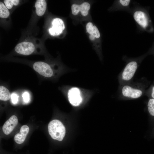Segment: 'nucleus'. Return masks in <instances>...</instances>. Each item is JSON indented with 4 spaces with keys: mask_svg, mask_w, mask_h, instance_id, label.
I'll return each instance as SVG.
<instances>
[{
    "mask_svg": "<svg viewBox=\"0 0 154 154\" xmlns=\"http://www.w3.org/2000/svg\"><path fill=\"white\" fill-rule=\"evenodd\" d=\"M18 95L15 93H13L12 94L11 98L12 102L13 104H16L18 100Z\"/></svg>",
    "mask_w": 154,
    "mask_h": 154,
    "instance_id": "20",
    "label": "nucleus"
},
{
    "mask_svg": "<svg viewBox=\"0 0 154 154\" xmlns=\"http://www.w3.org/2000/svg\"><path fill=\"white\" fill-rule=\"evenodd\" d=\"M36 14L39 17L43 16L45 13L47 8V3L46 0H37L35 4Z\"/></svg>",
    "mask_w": 154,
    "mask_h": 154,
    "instance_id": "14",
    "label": "nucleus"
},
{
    "mask_svg": "<svg viewBox=\"0 0 154 154\" xmlns=\"http://www.w3.org/2000/svg\"><path fill=\"white\" fill-rule=\"evenodd\" d=\"M37 48V46L33 42L25 41L18 43L15 46V50L19 54L27 56L34 53Z\"/></svg>",
    "mask_w": 154,
    "mask_h": 154,
    "instance_id": "7",
    "label": "nucleus"
},
{
    "mask_svg": "<svg viewBox=\"0 0 154 154\" xmlns=\"http://www.w3.org/2000/svg\"><path fill=\"white\" fill-rule=\"evenodd\" d=\"M34 70L40 75L48 78H56L64 73L70 72L73 70L57 65L52 66L42 61H37L33 65Z\"/></svg>",
    "mask_w": 154,
    "mask_h": 154,
    "instance_id": "5",
    "label": "nucleus"
},
{
    "mask_svg": "<svg viewBox=\"0 0 154 154\" xmlns=\"http://www.w3.org/2000/svg\"><path fill=\"white\" fill-rule=\"evenodd\" d=\"M86 31L90 34V39L93 40L96 38L98 39L100 38V31L97 27L94 25L91 22H88L86 26Z\"/></svg>",
    "mask_w": 154,
    "mask_h": 154,
    "instance_id": "11",
    "label": "nucleus"
},
{
    "mask_svg": "<svg viewBox=\"0 0 154 154\" xmlns=\"http://www.w3.org/2000/svg\"><path fill=\"white\" fill-rule=\"evenodd\" d=\"M62 91L70 103L75 107L80 106L85 98H89L95 93L94 90L70 85L64 86Z\"/></svg>",
    "mask_w": 154,
    "mask_h": 154,
    "instance_id": "1",
    "label": "nucleus"
},
{
    "mask_svg": "<svg viewBox=\"0 0 154 154\" xmlns=\"http://www.w3.org/2000/svg\"><path fill=\"white\" fill-rule=\"evenodd\" d=\"M131 13L137 25L142 30L149 33L154 32V28L147 9L136 6L131 9Z\"/></svg>",
    "mask_w": 154,
    "mask_h": 154,
    "instance_id": "4",
    "label": "nucleus"
},
{
    "mask_svg": "<svg viewBox=\"0 0 154 154\" xmlns=\"http://www.w3.org/2000/svg\"><path fill=\"white\" fill-rule=\"evenodd\" d=\"M48 133L53 139L62 141L65 135V127L60 121L54 119L51 121L48 125Z\"/></svg>",
    "mask_w": 154,
    "mask_h": 154,
    "instance_id": "6",
    "label": "nucleus"
},
{
    "mask_svg": "<svg viewBox=\"0 0 154 154\" xmlns=\"http://www.w3.org/2000/svg\"><path fill=\"white\" fill-rule=\"evenodd\" d=\"M147 108L149 114L154 117V98H150L147 104Z\"/></svg>",
    "mask_w": 154,
    "mask_h": 154,
    "instance_id": "18",
    "label": "nucleus"
},
{
    "mask_svg": "<svg viewBox=\"0 0 154 154\" xmlns=\"http://www.w3.org/2000/svg\"><path fill=\"white\" fill-rule=\"evenodd\" d=\"M29 131V128L27 125H23L21 128L19 132L17 133L14 137L15 142L18 144L22 143L25 141Z\"/></svg>",
    "mask_w": 154,
    "mask_h": 154,
    "instance_id": "13",
    "label": "nucleus"
},
{
    "mask_svg": "<svg viewBox=\"0 0 154 154\" xmlns=\"http://www.w3.org/2000/svg\"><path fill=\"white\" fill-rule=\"evenodd\" d=\"M90 8V4L86 2H83L80 5L73 4L71 8L72 13L73 15H76L79 12H80L82 15L84 16L88 15Z\"/></svg>",
    "mask_w": 154,
    "mask_h": 154,
    "instance_id": "9",
    "label": "nucleus"
},
{
    "mask_svg": "<svg viewBox=\"0 0 154 154\" xmlns=\"http://www.w3.org/2000/svg\"><path fill=\"white\" fill-rule=\"evenodd\" d=\"M147 94L149 96L150 98H154V85L152 87L149 93Z\"/></svg>",
    "mask_w": 154,
    "mask_h": 154,
    "instance_id": "21",
    "label": "nucleus"
},
{
    "mask_svg": "<svg viewBox=\"0 0 154 154\" xmlns=\"http://www.w3.org/2000/svg\"><path fill=\"white\" fill-rule=\"evenodd\" d=\"M10 15L9 10L6 7L3 2L0 1V17L1 19H6Z\"/></svg>",
    "mask_w": 154,
    "mask_h": 154,
    "instance_id": "16",
    "label": "nucleus"
},
{
    "mask_svg": "<svg viewBox=\"0 0 154 154\" xmlns=\"http://www.w3.org/2000/svg\"><path fill=\"white\" fill-rule=\"evenodd\" d=\"M148 53L137 58H129L118 77L119 85L129 83L132 79L140 64Z\"/></svg>",
    "mask_w": 154,
    "mask_h": 154,
    "instance_id": "3",
    "label": "nucleus"
},
{
    "mask_svg": "<svg viewBox=\"0 0 154 154\" xmlns=\"http://www.w3.org/2000/svg\"><path fill=\"white\" fill-rule=\"evenodd\" d=\"M131 2L130 0H118L115 1L114 5V10L124 11L130 13L131 9L130 7Z\"/></svg>",
    "mask_w": 154,
    "mask_h": 154,
    "instance_id": "12",
    "label": "nucleus"
},
{
    "mask_svg": "<svg viewBox=\"0 0 154 154\" xmlns=\"http://www.w3.org/2000/svg\"><path fill=\"white\" fill-rule=\"evenodd\" d=\"M18 123L17 117L15 115L12 116L3 124L2 130L6 135L9 134L16 126Z\"/></svg>",
    "mask_w": 154,
    "mask_h": 154,
    "instance_id": "10",
    "label": "nucleus"
},
{
    "mask_svg": "<svg viewBox=\"0 0 154 154\" xmlns=\"http://www.w3.org/2000/svg\"><path fill=\"white\" fill-rule=\"evenodd\" d=\"M52 27L49 28L48 32L53 36H58L62 34L65 28L63 21L59 18L53 19L52 21Z\"/></svg>",
    "mask_w": 154,
    "mask_h": 154,
    "instance_id": "8",
    "label": "nucleus"
},
{
    "mask_svg": "<svg viewBox=\"0 0 154 154\" xmlns=\"http://www.w3.org/2000/svg\"><path fill=\"white\" fill-rule=\"evenodd\" d=\"M22 97L24 102L28 103L30 100V94L27 92H24L22 94Z\"/></svg>",
    "mask_w": 154,
    "mask_h": 154,
    "instance_id": "19",
    "label": "nucleus"
},
{
    "mask_svg": "<svg viewBox=\"0 0 154 154\" xmlns=\"http://www.w3.org/2000/svg\"><path fill=\"white\" fill-rule=\"evenodd\" d=\"M9 90L6 87L3 86H0V99L6 101L9 100L11 98Z\"/></svg>",
    "mask_w": 154,
    "mask_h": 154,
    "instance_id": "15",
    "label": "nucleus"
},
{
    "mask_svg": "<svg viewBox=\"0 0 154 154\" xmlns=\"http://www.w3.org/2000/svg\"><path fill=\"white\" fill-rule=\"evenodd\" d=\"M19 0H4L3 3L9 10L12 9L14 7L17 6L20 3Z\"/></svg>",
    "mask_w": 154,
    "mask_h": 154,
    "instance_id": "17",
    "label": "nucleus"
},
{
    "mask_svg": "<svg viewBox=\"0 0 154 154\" xmlns=\"http://www.w3.org/2000/svg\"><path fill=\"white\" fill-rule=\"evenodd\" d=\"M153 52H154V46H153Z\"/></svg>",
    "mask_w": 154,
    "mask_h": 154,
    "instance_id": "22",
    "label": "nucleus"
},
{
    "mask_svg": "<svg viewBox=\"0 0 154 154\" xmlns=\"http://www.w3.org/2000/svg\"><path fill=\"white\" fill-rule=\"evenodd\" d=\"M145 83L141 80L119 85L118 93L119 97L122 99H137L141 97L145 93Z\"/></svg>",
    "mask_w": 154,
    "mask_h": 154,
    "instance_id": "2",
    "label": "nucleus"
}]
</instances>
